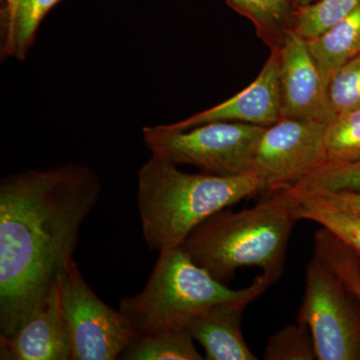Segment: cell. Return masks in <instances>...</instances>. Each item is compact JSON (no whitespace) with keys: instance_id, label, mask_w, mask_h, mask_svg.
<instances>
[{"instance_id":"cell-8","label":"cell","mask_w":360,"mask_h":360,"mask_svg":"<svg viewBox=\"0 0 360 360\" xmlns=\"http://www.w3.org/2000/svg\"><path fill=\"white\" fill-rule=\"evenodd\" d=\"M326 124L283 118L265 129L252 172L259 193H283L326 165Z\"/></svg>"},{"instance_id":"cell-22","label":"cell","mask_w":360,"mask_h":360,"mask_svg":"<svg viewBox=\"0 0 360 360\" xmlns=\"http://www.w3.org/2000/svg\"><path fill=\"white\" fill-rule=\"evenodd\" d=\"M267 360L317 359L309 328L298 321L281 328L269 338L264 350Z\"/></svg>"},{"instance_id":"cell-23","label":"cell","mask_w":360,"mask_h":360,"mask_svg":"<svg viewBox=\"0 0 360 360\" xmlns=\"http://www.w3.org/2000/svg\"><path fill=\"white\" fill-rule=\"evenodd\" d=\"M326 94L333 117L360 110V54L336 71Z\"/></svg>"},{"instance_id":"cell-11","label":"cell","mask_w":360,"mask_h":360,"mask_svg":"<svg viewBox=\"0 0 360 360\" xmlns=\"http://www.w3.org/2000/svg\"><path fill=\"white\" fill-rule=\"evenodd\" d=\"M1 359L72 360L58 283L44 307L15 335L1 338Z\"/></svg>"},{"instance_id":"cell-16","label":"cell","mask_w":360,"mask_h":360,"mask_svg":"<svg viewBox=\"0 0 360 360\" xmlns=\"http://www.w3.org/2000/svg\"><path fill=\"white\" fill-rule=\"evenodd\" d=\"M288 200L292 206V214L296 221L310 220L321 224L322 229L330 232L343 245L354 251L360 259L359 215L341 210L321 196L311 195Z\"/></svg>"},{"instance_id":"cell-21","label":"cell","mask_w":360,"mask_h":360,"mask_svg":"<svg viewBox=\"0 0 360 360\" xmlns=\"http://www.w3.org/2000/svg\"><path fill=\"white\" fill-rule=\"evenodd\" d=\"M314 252L321 255L331 269L347 284L360 304V267L359 257L338 240L335 236L322 229L315 233Z\"/></svg>"},{"instance_id":"cell-6","label":"cell","mask_w":360,"mask_h":360,"mask_svg":"<svg viewBox=\"0 0 360 360\" xmlns=\"http://www.w3.org/2000/svg\"><path fill=\"white\" fill-rule=\"evenodd\" d=\"M298 321L309 328L319 360L360 359V311L352 291L316 252L307 269Z\"/></svg>"},{"instance_id":"cell-4","label":"cell","mask_w":360,"mask_h":360,"mask_svg":"<svg viewBox=\"0 0 360 360\" xmlns=\"http://www.w3.org/2000/svg\"><path fill=\"white\" fill-rule=\"evenodd\" d=\"M269 277H257L250 285L231 290L195 264L181 246L160 252L146 288L122 298L118 309L135 335H146L187 328L201 312L222 302L257 300L269 288Z\"/></svg>"},{"instance_id":"cell-2","label":"cell","mask_w":360,"mask_h":360,"mask_svg":"<svg viewBox=\"0 0 360 360\" xmlns=\"http://www.w3.org/2000/svg\"><path fill=\"white\" fill-rule=\"evenodd\" d=\"M257 193L253 174H188L151 155L137 175L142 236L150 250H174L208 217Z\"/></svg>"},{"instance_id":"cell-20","label":"cell","mask_w":360,"mask_h":360,"mask_svg":"<svg viewBox=\"0 0 360 360\" xmlns=\"http://www.w3.org/2000/svg\"><path fill=\"white\" fill-rule=\"evenodd\" d=\"M359 4L360 0H317L298 9L293 32L305 40L314 39L352 13Z\"/></svg>"},{"instance_id":"cell-14","label":"cell","mask_w":360,"mask_h":360,"mask_svg":"<svg viewBox=\"0 0 360 360\" xmlns=\"http://www.w3.org/2000/svg\"><path fill=\"white\" fill-rule=\"evenodd\" d=\"M63 0H18L1 13V54L22 61L32 49L45 16Z\"/></svg>"},{"instance_id":"cell-5","label":"cell","mask_w":360,"mask_h":360,"mask_svg":"<svg viewBox=\"0 0 360 360\" xmlns=\"http://www.w3.org/2000/svg\"><path fill=\"white\" fill-rule=\"evenodd\" d=\"M265 129L234 122L205 123L184 130L160 124L143 127L142 137L151 155L176 165H193L207 174L234 176L253 174Z\"/></svg>"},{"instance_id":"cell-10","label":"cell","mask_w":360,"mask_h":360,"mask_svg":"<svg viewBox=\"0 0 360 360\" xmlns=\"http://www.w3.org/2000/svg\"><path fill=\"white\" fill-rule=\"evenodd\" d=\"M278 49L283 118L330 122L333 115L307 40L292 32Z\"/></svg>"},{"instance_id":"cell-3","label":"cell","mask_w":360,"mask_h":360,"mask_svg":"<svg viewBox=\"0 0 360 360\" xmlns=\"http://www.w3.org/2000/svg\"><path fill=\"white\" fill-rule=\"evenodd\" d=\"M295 221L290 200L274 194L248 210L225 208L214 213L181 248L220 283L229 281L241 267L257 266L274 283L283 274Z\"/></svg>"},{"instance_id":"cell-1","label":"cell","mask_w":360,"mask_h":360,"mask_svg":"<svg viewBox=\"0 0 360 360\" xmlns=\"http://www.w3.org/2000/svg\"><path fill=\"white\" fill-rule=\"evenodd\" d=\"M101 193L98 175L84 163L1 179L0 338L15 335L44 307Z\"/></svg>"},{"instance_id":"cell-26","label":"cell","mask_w":360,"mask_h":360,"mask_svg":"<svg viewBox=\"0 0 360 360\" xmlns=\"http://www.w3.org/2000/svg\"><path fill=\"white\" fill-rule=\"evenodd\" d=\"M292 1L295 6L297 7V9H300L309 6L310 4H314L317 0H292Z\"/></svg>"},{"instance_id":"cell-7","label":"cell","mask_w":360,"mask_h":360,"mask_svg":"<svg viewBox=\"0 0 360 360\" xmlns=\"http://www.w3.org/2000/svg\"><path fill=\"white\" fill-rule=\"evenodd\" d=\"M72 360L120 359L136 335L120 309L103 302L71 260L58 279Z\"/></svg>"},{"instance_id":"cell-15","label":"cell","mask_w":360,"mask_h":360,"mask_svg":"<svg viewBox=\"0 0 360 360\" xmlns=\"http://www.w3.org/2000/svg\"><path fill=\"white\" fill-rule=\"evenodd\" d=\"M227 6L255 26L269 49H281L295 30L297 7L292 0H225Z\"/></svg>"},{"instance_id":"cell-18","label":"cell","mask_w":360,"mask_h":360,"mask_svg":"<svg viewBox=\"0 0 360 360\" xmlns=\"http://www.w3.org/2000/svg\"><path fill=\"white\" fill-rule=\"evenodd\" d=\"M336 191L360 193V160L343 165H326L279 194L288 200Z\"/></svg>"},{"instance_id":"cell-12","label":"cell","mask_w":360,"mask_h":360,"mask_svg":"<svg viewBox=\"0 0 360 360\" xmlns=\"http://www.w3.org/2000/svg\"><path fill=\"white\" fill-rule=\"evenodd\" d=\"M248 302H222L201 312L187 326L207 360H257L241 331Z\"/></svg>"},{"instance_id":"cell-24","label":"cell","mask_w":360,"mask_h":360,"mask_svg":"<svg viewBox=\"0 0 360 360\" xmlns=\"http://www.w3.org/2000/svg\"><path fill=\"white\" fill-rule=\"evenodd\" d=\"M324 200L338 206L341 210H347L360 217V193L354 191H336V193H328L319 194Z\"/></svg>"},{"instance_id":"cell-17","label":"cell","mask_w":360,"mask_h":360,"mask_svg":"<svg viewBox=\"0 0 360 360\" xmlns=\"http://www.w3.org/2000/svg\"><path fill=\"white\" fill-rule=\"evenodd\" d=\"M186 328L139 335L124 350L125 360H201L205 359L194 345Z\"/></svg>"},{"instance_id":"cell-25","label":"cell","mask_w":360,"mask_h":360,"mask_svg":"<svg viewBox=\"0 0 360 360\" xmlns=\"http://www.w3.org/2000/svg\"><path fill=\"white\" fill-rule=\"evenodd\" d=\"M18 0H1L2 8L1 13H8L13 7L16 6Z\"/></svg>"},{"instance_id":"cell-19","label":"cell","mask_w":360,"mask_h":360,"mask_svg":"<svg viewBox=\"0 0 360 360\" xmlns=\"http://www.w3.org/2000/svg\"><path fill=\"white\" fill-rule=\"evenodd\" d=\"M326 165L360 160V110L336 115L326 124Z\"/></svg>"},{"instance_id":"cell-13","label":"cell","mask_w":360,"mask_h":360,"mask_svg":"<svg viewBox=\"0 0 360 360\" xmlns=\"http://www.w3.org/2000/svg\"><path fill=\"white\" fill-rule=\"evenodd\" d=\"M307 44L326 91L336 71L360 54V4L319 37L307 40Z\"/></svg>"},{"instance_id":"cell-9","label":"cell","mask_w":360,"mask_h":360,"mask_svg":"<svg viewBox=\"0 0 360 360\" xmlns=\"http://www.w3.org/2000/svg\"><path fill=\"white\" fill-rule=\"evenodd\" d=\"M279 72V49H270L259 75L248 87L224 103L167 127L184 130L205 123L234 122L269 127L283 118Z\"/></svg>"}]
</instances>
